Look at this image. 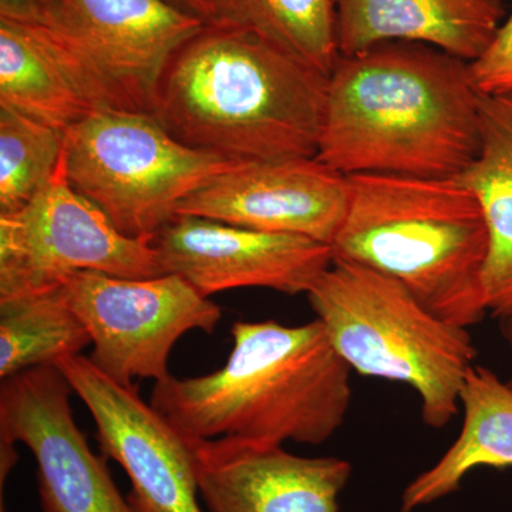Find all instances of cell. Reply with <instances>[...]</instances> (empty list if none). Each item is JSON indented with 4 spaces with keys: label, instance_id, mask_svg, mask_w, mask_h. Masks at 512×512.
Listing matches in <instances>:
<instances>
[{
    "label": "cell",
    "instance_id": "1",
    "mask_svg": "<svg viewBox=\"0 0 512 512\" xmlns=\"http://www.w3.org/2000/svg\"><path fill=\"white\" fill-rule=\"evenodd\" d=\"M480 148L470 63L390 40L340 56L328 76L318 157L340 174L456 178Z\"/></svg>",
    "mask_w": 512,
    "mask_h": 512
},
{
    "label": "cell",
    "instance_id": "2",
    "mask_svg": "<svg viewBox=\"0 0 512 512\" xmlns=\"http://www.w3.org/2000/svg\"><path fill=\"white\" fill-rule=\"evenodd\" d=\"M328 76L249 30L207 25L161 77L153 116L227 161L318 156Z\"/></svg>",
    "mask_w": 512,
    "mask_h": 512
},
{
    "label": "cell",
    "instance_id": "3",
    "mask_svg": "<svg viewBox=\"0 0 512 512\" xmlns=\"http://www.w3.org/2000/svg\"><path fill=\"white\" fill-rule=\"evenodd\" d=\"M231 335L217 372L154 384L151 406L184 437L320 446L345 423L352 370L318 319L299 326L238 320Z\"/></svg>",
    "mask_w": 512,
    "mask_h": 512
},
{
    "label": "cell",
    "instance_id": "4",
    "mask_svg": "<svg viewBox=\"0 0 512 512\" xmlns=\"http://www.w3.org/2000/svg\"><path fill=\"white\" fill-rule=\"evenodd\" d=\"M348 184L333 259L389 276L446 322L480 323L490 235L476 194L456 178L355 174Z\"/></svg>",
    "mask_w": 512,
    "mask_h": 512
},
{
    "label": "cell",
    "instance_id": "5",
    "mask_svg": "<svg viewBox=\"0 0 512 512\" xmlns=\"http://www.w3.org/2000/svg\"><path fill=\"white\" fill-rule=\"evenodd\" d=\"M306 296L352 372L409 386L431 429L457 416L477 357L467 328L440 319L389 276L338 259Z\"/></svg>",
    "mask_w": 512,
    "mask_h": 512
},
{
    "label": "cell",
    "instance_id": "6",
    "mask_svg": "<svg viewBox=\"0 0 512 512\" xmlns=\"http://www.w3.org/2000/svg\"><path fill=\"white\" fill-rule=\"evenodd\" d=\"M64 163L73 190L121 234L151 242L188 195L235 161L185 146L153 114L104 109L64 131Z\"/></svg>",
    "mask_w": 512,
    "mask_h": 512
},
{
    "label": "cell",
    "instance_id": "7",
    "mask_svg": "<svg viewBox=\"0 0 512 512\" xmlns=\"http://www.w3.org/2000/svg\"><path fill=\"white\" fill-rule=\"evenodd\" d=\"M83 271L133 279L164 275L150 242L121 234L73 190L63 154L45 190L22 210L0 214V303L56 291Z\"/></svg>",
    "mask_w": 512,
    "mask_h": 512
},
{
    "label": "cell",
    "instance_id": "8",
    "mask_svg": "<svg viewBox=\"0 0 512 512\" xmlns=\"http://www.w3.org/2000/svg\"><path fill=\"white\" fill-rule=\"evenodd\" d=\"M64 301L92 338L93 365L124 386L133 380L161 382L168 359L191 330L211 335L221 309L181 276L133 279L76 272L60 286Z\"/></svg>",
    "mask_w": 512,
    "mask_h": 512
},
{
    "label": "cell",
    "instance_id": "9",
    "mask_svg": "<svg viewBox=\"0 0 512 512\" xmlns=\"http://www.w3.org/2000/svg\"><path fill=\"white\" fill-rule=\"evenodd\" d=\"M32 19L52 30L123 109L153 113L175 53L207 23L167 0H35Z\"/></svg>",
    "mask_w": 512,
    "mask_h": 512
},
{
    "label": "cell",
    "instance_id": "10",
    "mask_svg": "<svg viewBox=\"0 0 512 512\" xmlns=\"http://www.w3.org/2000/svg\"><path fill=\"white\" fill-rule=\"evenodd\" d=\"M56 366L92 414L104 457L126 471L133 511L202 512L191 440L144 402L136 386L117 383L89 356H66Z\"/></svg>",
    "mask_w": 512,
    "mask_h": 512
},
{
    "label": "cell",
    "instance_id": "11",
    "mask_svg": "<svg viewBox=\"0 0 512 512\" xmlns=\"http://www.w3.org/2000/svg\"><path fill=\"white\" fill-rule=\"evenodd\" d=\"M73 389L56 365L6 377L0 386V444L35 457L42 512H134L74 420Z\"/></svg>",
    "mask_w": 512,
    "mask_h": 512
},
{
    "label": "cell",
    "instance_id": "12",
    "mask_svg": "<svg viewBox=\"0 0 512 512\" xmlns=\"http://www.w3.org/2000/svg\"><path fill=\"white\" fill-rule=\"evenodd\" d=\"M348 177L318 157L235 161L188 195L177 215L332 245L348 210Z\"/></svg>",
    "mask_w": 512,
    "mask_h": 512
},
{
    "label": "cell",
    "instance_id": "13",
    "mask_svg": "<svg viewBox=\"0 0 512 512\" xmlns=\"http://www.w3.org/2000/svg\"><path fill=\"white\" fill-rule=\"evenodd\" d=\"M164 274L181 276L201 295L239 288L308 293L332 264L329 245L207 218L175 215L150 242Z\"/></svg>",
    "mask_w": 512,
    "mask_h": 512
},
{
    "label": "cell",
    "instance_id": "14",
    "mask_svg": "<svg viewBox=\"0 0 512 512\" xmlns=\"http://www.w3.org/2000/svg\"><path fill=\"white\" fill-rule=\"evenodd\" d=\"M191 443L210 512H340L352 477L343 458L296 456L284 446L237 439Z\"/></svg>",
    "mask_w": 512,
    "mask_h": 512
},
{
    "label": "cell",
    "instance_id": "15",
    "mask_svg": "<svg viewBox=\"0 0 512 512\" xmlns=\"http://www.w3.org/2000/svg\"><path fill=\"white\" fill-rule=\"evenodd\" d=\"M0 107L66 131L123 109L79 56L36 22L0 18Z\"/></svg>",
    "mask_w": 512,
    "mask_h": 512
},
{
    "label": "cell",
    "instance_id": "16",
    "mask_svg": "<svg viewBox=\"0 0 512 512\" xmlns=\"http://www.w3.org/2000/svg\"><path fill=\"white\" fill-rule=\"evenodd\" d=\"M340 56L390 42L423 43L467 63L493 42L503 0H336Z\"/></svg>",
    "mask_w": 512,
    "mask_h": 512
},
{
    "label": "cell",
    "instance_id": "17",
    "mask_svg": "<svg viewBox=\"0 0 512 512\" xmlns=\"http://www.w3.org/2000/svg\"><path fill=\"white\" fill-rule=\"evenodd\" d=\"M463 424L446 453L402 494L400 512H413L457 493L477 468L512 467V387L493 370L473 365L460 390Z\"/></svg>",
    "mask_w": 512,
    "mask_h": 512
},
{
    "label": "cell",
    "instance_id": "18",
    "mask_svg": "<svg viewBox=\"0 0 512 512\" xmlns=\"http://www.w3.org/2000/svg\"><path fill=\"white\" fill-rule=\"evenodd\" d=\"M456 180L476 194L487 221L485 302L498 318L512 309V94H480V148Z\"/></svg>",
    "mask_w": 512,
    "mask_h": 512
},
{
    "label": "cell",
    "instance_id": "19",
    "mask_svg": "<svg viewBox=\"0 0 512 512\" xmlns=\"http://www.w3.org/2000/svg\"><path fill=\"white\" fill-rule=\"evenodd\" d=\"M212 23L256 33L326 76L340 57L336 0H220Z\"/></svg>",
    "mask_w": 512,
    "mask_h": 512
},
{
    "label": "cell",
    "instance_id": "20",
    "mask_svg": "<svg viewBox=\"0 0 512 512\" xmlns=\"http://www.w3.org/2000/svg\"><path fill=\"white\" fill-rule=\"evenodd\" d=\"M92 338L60 289L0 303V379L82 355Z\"/></svg>",
    "mask_w": 512,
    "mask_h": 512
},
{
    "label": "cell",
    "instance_id": "21",
    "mask_svg": "<svg viewBox=\"0 0 512 512\" xmlns=\"http://www.w3.org/2000/svg\"><path fill=\"white\" fill-rule=\"evenodd\" d=\"M64 131L0 107V214L25 208L55 177Z\"/></svg>",
    "mask_w": 512,
    "mask_h": 512
},
{
    "label": "cell",
    "instance_id": "22",
    "mask_svg": "<svg viewBox=\"0 0 512 512\" xmlns=\"http://www.w3.org/2000/svg\"><path fill=\"white\" fill-rule=\"evenodd\" d=\"M470 74L471 82L483 96L512 94V12L488 49L470 63Z\"/></svg>",
    "mask_w": 512,
    "mask_h": 512
},
{
    "label": "cell",
    "instance_id": "23",
    "mask_svg": "<svg viewBox=\"0 0 512 512\" xmlns=\"http://www.w3.org/2000/svg\"><path fill=\"white\" fill-rule=\"evenodd\" d=\"M167 2L205 23L214 22L220 6V0H167Z\"/></svg>",
    "mask_w": 512,
    "mask_h": 512
},
{
    "label": "cell",
    "instance_id": "24",
    "mask_svg": "<svg viewBox=\"0 0 512 512\" xmlns=\"http://www.w3.org/2000/svg\"><path fill=\"white\" fill-rule=\"evenodd\" d=\"M498 326H500L501 336H503L505 343L512 349V309L504 315L498 316ZM512 387V379L508 380Z\"/></svg>",
    "mask_w": 512,
    "mask_h": 512
}]
</instances>
